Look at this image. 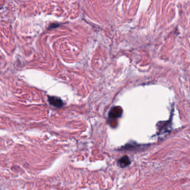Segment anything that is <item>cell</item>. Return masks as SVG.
<instances>
[{
	"label": "cell",
	"instance_id": "3957f363",
	"mask_svg": "<svg viewBox=\"0 0 190 190\" xmlns=\"http://www.w3.org/2000/svg\"><path fill=\"white\" fill-rule=\"evenodd\" d=\"M131 163V161L129 157L127 156L122 157L118 160V165L122 168H124L128 166Z\"/></svg>",
	"mask_w": 190,
	"mask_h": 190
},
{
	"label": "cell",
	"instance_id": "6da1fadb",
	"mask_svg": "<svg viewBox=\"0 0 190 190\" xmlns=\"http://www.w3.org/2000/svg\"><path fill=\"white\" fill-rule=\"evenodd\" d=\"M48 100H49V103L51 105L57 107V108H60L63 105V101L60 98H57L56 97L50 96L48 98Z\"/></svg>",
	"mask_w": 190,
	"mask_h": 190
},
{
	"label": "cell",
	"instance_id": "7a4b0ae2",
	"mask_svg": "<svg viewBox=\"0 0 190 190\" xmlns=\"http://www.w3.org/2000/svg\"><path fill=\"white\" fill-rule=\"evenodd\" d=\"M122 111L119 107L113 108L109 113V116L111 118H117L120 117L122 115Z\"/></svg>",
	"mask_w": 190,
	"mask_h": 190
}]
</instances>
